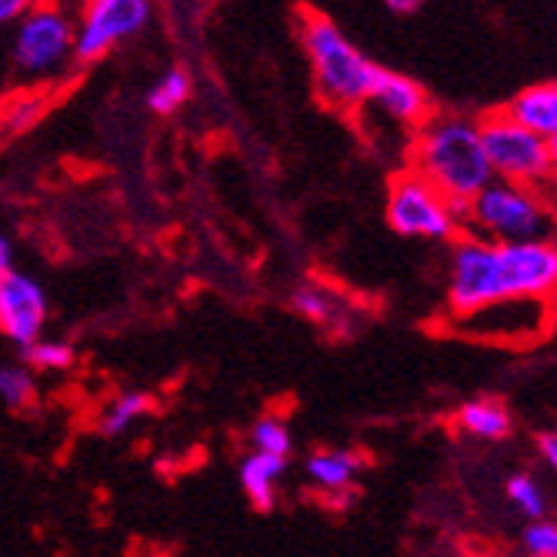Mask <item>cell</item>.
Returning <instances> with one entry per match:
<instances>
[{"label": "cell", "mask_w": 557, "mask_h": 557, "mask_svg": "<svg viewBox=\"0 0 557 557\" xmlns=\"http://www.w3.org/2000/svg\"><path fill=\"white\" fill-rule=\"evenodd\" d=\"M74 61L97 64L158 21V0H74Z\"/></svg>", "instance_id": "52a82bcc"}, {"label": "cell", "mask_w": 557, "mask_h": 557, "mask_svg": "<svg viewBox=\"0 0 557 557\" xmlns=\"http://www.w3.org/2000/svg\"><path fill=\"white\" fill-rule=\"evenodd\" d=\"M454 428H458L461 434L474 437V441H504L511 437L515 431V418L508 411V404L497 400V397H478V400H468L458 408V414H454Z\"/></svg>", "instance_id": "5bb4252c"}, {"label": "cell", "mask_w": 557, "mask_h": 557, "mask_svg": "<svg viewBox=\"0 0 557 557\" xmlns=\"http://www.w3.org/2000/svg\"><path fill=\"white\" fill-rule=\"evenodd\" d=\"M361 114H371V117L384 121L394 131L414 134L434 114V104H431V94L414 77L391 71V67H381V74L374 81V90L364 100Z\"/></svg>", "instance_id": "9c48e42d"}, {"label": "cell", "mask_w": 557, "mask_h": 557, "mask_svg": "<svg viewBox=\"0 0 557 557\" xmlns=\"http://www.w3.org/2000/svg\"><path fill=\"white\" fill-rule=\"evenodd\" d=\"M557 294V240H484L454 237L447 264V308L474 318L511 300H550Z\"/></svg>", "instance_id": "6da1fadb"}, {"label": "cell", "mask_w": 557, "mask_h": 557, "mask_svg": "<svg viewBox=\"0 0 557 557\" xmlns=\"http://www.w3.org/2000/svg\"><path fill=\"white\" fill-rule=\"evenodd\" d=\"M518 124L534 131L544 140L557 137V81H541L524 90H518L508 104H504Z\"/></svg>", "instance_id": "7c38bea8"}, {"label": "cell", "mask_w": 557, "mask_h": 557, "mask_svg": "<svg viewBox=\"0 0 557 557\" xmlns=\"http://www.w3.org/2000/svg\"><path fill=\"white\" fill-rule=\"evenodd\" d=\"M37 0H0V30H11Z\"/></svg>", "instance_id": "603a6c76"}, {"label": "cell", "mask_w": 557, "mask_h": 557, "mask_svg": "<svg viewBox=\"0 0 557 557\" xmlns=\"http://www.w3.org/2000/svg\"><path fill=\"white\" fill-rule=\"evenodd\" d=\"M547 187L557 194V137L547 140Z\"/></svg>", "instance_id": "484cf974"}, {"label": "cell", "mask_w": 557, "mask_h": 557, "mask_svg": "<svg viewBox=\"0 0 557 557\" xmlns=\"http://www.w3.org/2000/svg\"><path fill=\"white\" fill-rule=\"evenodd\" d=\"M411 171L431 181L454 205H471L494 181L481 127L468 114H431L411 134Z\"/></svg>", "instance_id": "7a4b0ae2"}, {"label": "cell", "mask_w": 557, "mask_h": 557, "mask_svg": "<svg viewBox=\"0 0 557 557\" xmlns=\"http://www.w3.org/2000/svg\"><path fill=\"white\" fill-rule=\"evenodd\" d=\"M11 268H14V247L4 234H0V277H4Z\"/></svg>", "instance_id": "83f0119b"}, {"label": "cell", "mask_w": 557, "mask_h": 557, "mask_svg": "<svg viewBox=\"0 0 557 557\" xmlns=\"http://www.w3.org/2000/svg\"><path fill=\"white\" fill-rule=\"evenodd\" d=\"M518 557H534V554H528V550H524V554H518Z\"/></svg>", "instance_id": "f546056e"}, {"label": "cell", "mask_w": 557, "mask_h": 557, "mask_svg": "<svg viewBox=\"0 0 557 557\" xmlns=\"http://www.w3.org/2000/svg\"><path fill=\"white\" fill-rule=\"evenodd\" d=\"M327 508H334V511H347L354 500H358V484L354 487H341V491H327L324 497H321Z\"/></svg>", "instance_id": "d4e9b609"}, {"label": "cell", "mask_w": 557, "mask_h": 557, "mask_svg": "<svg viewBox=\"0 0 557 557\" xmlns=\"http://www.w3.org/2000/svg\"><path fill=\"white\" fill-rule=\"evenodd\" d=\"M284 471H287V458H277V454H261V450L244 454V461L237 465V478H240V491L250 500V508L255 511L277 508V491H281Z\"/></svg>", "instance_id": "8fae6325"}, {"label": "cell", "mask_w": 557, "mask_h": 557, "mask_svg": "<svg viewBox=\"0 0 557 557\" xmlns=\"http://www.w3.org/2000/svg\"><path fill=\"white\" fill-rule=\"evenodd\" d=\"M368 468V461L358 450L347 447H331V450H314L308 461H304V474L308 481L327 494V491H341V487H354L361 478V471Z\"/></svg>", "instance_id": "4fadbf2b"}, {"label": "cell", "mask_w": 557, "mask_h": 557, "mask_svg": "<svg viewBox=\"0 0 557 557\" xmlns=\"http://www.w3.org/2000/svg\"><path fill=\"white\" fill-rule=\"evenodd\" d=\"M494 181L547 187V140L518 124L508 111H491L478 121Z\"/></svg>", "instance_id": "ba28073f"}, {"label": "cell", "mask_w": 557, "mask_h": 557, "mask_svg": "<svg viewBox=\"0 0 557 557\" xmlns=\"http://www.w3.org/2000/svg\"><path fill=\"white\" fill-rule=\"evenodd\" d=\"M521 541H524V550L534 557H557V521L550 518L528 521Z\"/></svg>", "instance_id": "7402d4cb"}, {"label": "cell", "mask_w": 557, "mask_h": 557, "mask_svg": "<svg viewBox=\"0 0 557 557\" xmlns=\"http://www.w3.org/2000/svg\"><path fill=\"white\" fill-rule=\"evenodd\" d=\"M194 97V77L187 67H168L154 84L147 87V111L158 117H171L177 111H184Z\"/></svg>", "instance_id": "2e32d148"}, {"label": "cell", "mask_w": 557, "mask_h": 557, "mask_svg": "<svg viewBox=\"0 0 557 557\" xmlns=\"http://www.w3.org/2000/svg\"><path fill=\"white\" fill-rule=\"evenodd\" d=\"M47 327V294L37 277L24 271H8L0 277V331L17 347L44 337Z\"/></svg>", "instance_id": "30bf717a"}, {"label": "cell", "mask_w": 557, "mask_h": 557, "mask_svg": "<svg viewBox=\"0 0 557 557\" xmlns=\"http://www.w3.org/2000/svg\"><path fill=\"white\" fill-rule=\"evenodd\" d=\"M290 308L318 327H327L331 334H347V314H344V304L341 297L324 287V284H300L290 294Z\"/></svg>", "instance_id": "9a60e30c"}, {"label": "cell", "mask_w": 557, "mask_h": 557, "mask_svg": "<svg viewBox=\"0 0 557 557\" xmlns=\"http://www.w3.org/2000/svg\"><path fill=\"white\" fill-rule=\"evenodd\" d=\"M0 400L11 411H27L37 400V374L27 364H0Z\"/></svg>", "instance_id": "ffe728a7"}, {"label": "cell", "mask_w": 557, "mask_h": 557, "mask_svg": "<svg viewBox=\"0 0 557 557\" xmlns=\"http://www.w3.org/2000/svg\"><path fill=\"white\" fill-rule=\"evenodd\" d=\"M428 4V0H384V8L394 14H414Z\"/></svg>", "instance_id": "4316f807"}, {"label": "cell", "mask_w": 557, "mask_h": 557, "mask_svg": "<svg viewBox=\"0 0 557 557\" xmlns=\"http://www.w3.org/2000/svg\"><path fill=\"white\" fill-rule=\"evenodd\" d=\"M47 4H74V0H47Z\"/></svg>", "instance_id": "f1b7e54d"}, {"label": "cell", "mask_w": 557, "mask_h": 557, "mask_svg": "<svg viewBox=\"0 0 557 557\" xmlns=\"http://www.w3.org/2000/svg\"><path fill=\"white\" fill-rule=\"evenodd\" d=\"M11 64L30 87H54L64 81L74 61V8L71 4H37L11 27Z\"/></svg>", "instance_id": "277c9868"}, {"label": "cell", "mask_w": 557, "mask_h": 557, "mask_svg": "<svg viewBox=\"0 0 557 557\" xmlns=\"http://www.w3.org/2000/svg\"><path fill=\"white\" fill-rule=\"evenodd\" d=\"M297 40L311 67V81L318 97L331 111L361 114L364 100L374 90L381 64H374L364 50L354 44L327 14L300 11Z\"/></svg>", "instance_id": "3957f363"}, {"label": "cell", "mask_w": 557, "mask_h": 557, "mask_svg": "<svg viewBox=\"0 0 557 557\" xmlns=\"http://www.w3.org/2000/svg\"><path fill=\"white\" fill-rule=\"evenodd\" d=\"M554 200L544 187L511 184V181H491L465 214V234L484 240H550L557 214Z\"/></svg>", "instance_id": "5b68a950"}, {"label": "cell", "mask_w": 557, "mask_h": 557, "mask_svg": "<svg viewBox=\"0 0 557 557\" xmlns=\"http://www.w3.org/2000/svg\"><path fill=\"white\" fill-rule=\"evenodd\" d=\"M537 454H541V461L557 474V434L554 431L537 434Z\"/></svg>", "instance_id": "cb8c5ba5"}, {"label": "cell", "mask_w": 557, "mask_h": 557, "mask_svg": "<svg viewBox=\"0 0 557 557\" xmlns=\"http://www.w3.org/2000/svg\"><path fill=\"white\" fill-rule=\"evenodd\" d=\"M150 408H154V397H150L147 391H124V394H117L108 404V411L100 414V421H97L100 437H121V434H127Z\"/></svg>", "instance_id": "e0dca14e"}, {"label": "cell", "mask_w": 557, "mask_h": 557, "mask_svg": "<svg viewBox=\"0 0 557 557\" xmlns=\"http://www.w3.org/2000/svg\"><path fill=\"white\" fill-rule=\"evenodd\" d=\"M387 224L411 240H454L465 234L468 205H454L418 171L404 168L387 184Z\"/></svg>", "instance_id": "8992f818"}, {"label": "cell", "mask_w": 557, "mask_h": 557, "mask_svg": "<svg viewBox=\"0 0 557 557\" xmlns=\"http://www.w3.org/2000/svg\"><path fill=\"white\" fill-rule=\"evenodd\" d=\"M250 447L261 454H277V458H290L294 437L287 431V424L274 414H261L255 424H250Z\"/></svg>", "instance_id": "44dd1931"}, {"label": "cell", "mask_w": 557, "mask_h": 557, "mask_svg": "<svg viewBox=\"0 0 557 557\" xmlns=\"http://www.w3.org/2000/svg\"><path fill=\"white\" fill-rule=\"evenodd\" d=\"M554 434H557V428H554Z\"/></svg>", "instance_id": "4dcf8cb0"}, {"label": "cell", "mask_w": 557, "mask_h": 557, "mask_svg": "<svg viewBox=\"0 0 557 557\" xmlns=\"http://www.w3.org/2000/svg\"><path fill=\"white\" fill-rule=\"evenodd\" d=\"M21 361L34 371V374H61L71 371L77 364V350L71 341L61 337H40L27 347H21Z\"/></svg>", "instance_id": "ac0fdd59"}, {"label": "cell", "mask_w": 557, "mask_h": 557, "mask_svg": "<svg viewBox=\"0 0 557 557\" xmlns=\"http://www.w3.org/2000/svg\"><path fill=\"white\" fill-rule=\"evenodd\" d=\"M504 494H508L511 508L524 518V521H541L547 518V491L541 487V481L528 471L511 474L508 484H504Z\"/></svg>", "instance_id": "d6986e66"}]
</instances>
